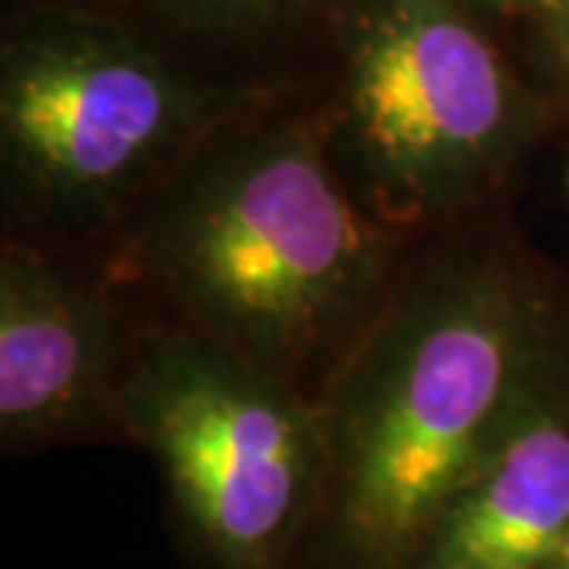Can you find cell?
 Returning a JSON list of instances; mask_svg holds the SVG:
<instances>
[{
	"label": "cell",
	"instance_id": "2",
	"mask_svg": "<svg viewBox=\"0 0 569 569\" xmlns=\"http://www.w3.org/2000/svg\"><path fill=\"white\" fill-rule=\"evenodd\" d=\"M418 244L351 193L310 102H266L216 123L99 260L146 326L320 399Z\"/></svg>",
	"mask_w": 569,
	"mask_h": 569
},
{
	"label": "cell",
	"instance_id": "8",
	"mask_svg": "<svg viewBox=\"0 0 569 569\" xmlns=\"http://www.w3.org/2000/svg\"><path fill=\"white\" fill-rule=\"evenodd\" d=\"M567 529L569 402H557L452 493L411 569H548Z\"/></svg>",
	"mask_w": 569,
	"mask_h": 569
},
{
	"label": "cell",
	"instance_id": "9",
	"mask_svg": "<svg viewBox=\"0 0 569 569\" xmlns=\"http://www.w3.org/2000/svg\"><path fill=\"white\" fill-rule=\"evenodd\" d=\"M507 41L526 73L569 118V0L545 20L512 32Z\"/></svg>",
	"mask_w": 569,
	"mask_h": 569
},
{
	"label": "cell",
	"instance_id": "3",
	"mask_svg": "<svg viewBox=\"0 0 569 569\" xmlns=\"http://www.w3.org/2000/svg\"><path fill=\"white\" fill-rule=\"evenodd\" d=\"M307 102L351 193L411 238L509 200L567 118L462 0H346Z\"/></svg>",
	"mask_w": 569,
	"mask_h": 569
},
{
	"label": "cell",
	"instance_id": "12",
	"mask_svg": "<svg viewBox=\"0 0 569 569\" xmlns=\"http://www.w3.org/2000/svg\"><path fill=\"white\" fill-rule=\"evenodd\" d=\"M563 187H567V200H569V162H567V174H563Z\"/></svg>",
	"mask_w": 569,
	"mask_h": 569
},
{
	"label": "cell",
	"instance_id": "5",
	"mask_svg": "<svg viewBox=\"0 0 569 569\" xmlns=\"http://www.w3.org/2000/svg\"><path fill=\"white\" fill-rule=\"evenodd\" d=\"M123 415L197 567L298 569L326 488L317 399L228 348L146 326Z\"/></svg>",
	"mask_w": 569,
	"mask_h": 569
},
{
	"label": "cell",
	"instance_id": "4",
	"mask_svg": "<svg viewBox=\"0 0 569 569\" xmlns=\"http://www.w3.org/2000/svg\"><path fill=\"white\" fill-rule=\"evenodd\" d=\"M238 108L111 22L3 3L0 241L99 257Z\"/></svg>",
	"mask_w": 569,
	"mask_h": 569
},
{
	"label": "cell",
	"instance_id": "10",
	"mask_svg": "<svg viewBox=\"0 0 569 569\" xmlns=\"http://www.w3.org/2000/svg\"><path fill=\"white\" fill-rule=\"evenodd\" d=\"M462 3L488 26H493L503 39H509L512 32L545 20L563 0H462Z\"/></svg>",
	"mask_w": 569,
	"mask_h": 569
},
{
	"label": "cell",
	"instance_id": "1",
	"mask_svg": "<svg viewBox=\"0 0 569 569\" xmlns=\"http://www.w3.org/2000/svg\"><path fill=\"white\" fill-rule=\"evenodd\" d=\"M569 402V284L509 200L421 238L317 406L320 516L298 569H411L509 433Z\"/></svg>",
	"mask_w": 569,
	"mask_h": 569
},
{
	"label": "cell",
	"instance_id": "7",
	"mask_svg": "<svg viewBox=\"0 0 569 569\" xmlns=\"http://www.w3.org/2000/svg\"><path fill=\"white\" fill-rule=\"evenodd\" d=\"M111 22L190 80L244 104L307 102L346 0H3Z\"/></svg>",
	"mask_w": 569,
	"mask_h": 569
},
{
	"label": "cell",
	"instance_id": "11",
	"mask_svg": "<svg viewBox=\"0 0 569 569\" xmlns=\"http://www.w3.org/2000/svg\"><path fill=\"white\" fill-rule=\"evenodd\" d=\"M548 569H569V529L563 535V541H560V548L553 553V560L548 563Z\"/></svg>",
	"mask_w": 569,
	"mask_h": 569
},
{
	"label": "cell",
	"instance_id": "6",
	"mask_svg": "<svg viewBox=\"0 0 569 569\" xmlns=\"http://www.w3.org/2000/svg\"><path fill=\"white\" fill-rule=\"evenodd\" d=\"M142 323L89 253L0 241V447L130 443L123 387Z\"/></svg>",
	"mask_w": 569,
	"mask_h": 569
}]
</instances>
